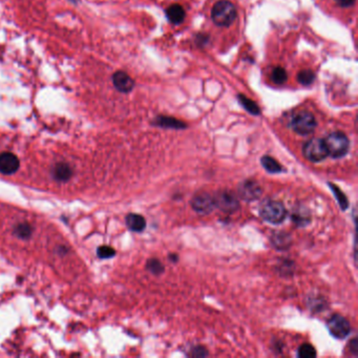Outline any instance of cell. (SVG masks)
<instances>
[{"label": "cell", "instance_id": "9", "mask_svg": "<svg viewBox=\"0 0 358 358\" xmlns=\"http://www.w3.org/2000/svg\"><path fill=\"white\" fill-rule=\"evenodd\" d=\"M190 205L192 209H194L197 214L202 215H209L215 207L214 197L210 195L206 194V192H201V194L196 195L192 197Z\"/></svg>", "mask_w": 358, "mask_h": 358}, {"label": "cell", "instance_id": "19", "mask_svg": "<svg viewBox=\"0 0 358 358\" xmlns=\"http://www.w3.org/2000/svg\"><path fill=\"white\" fill-rule=\"evenodd\" d=\"M292 218L294 223H296V225L298 226H306V225L310 222V215L309 211L304 209V208H297L294 212Z\"/></svg>", "mask_w": 358, "mask_h": 358}, {"label": "cell", "instance_id": "20", "mask_svg": "<svg viewBox=\"0 0 358 358\" xmlns=\"http://www.w3.org/2000/svg\"><path fill=\"white\" fill-rule=\"evenodd\" d=\"M271 79L275 84L282 85L286 83V81L288 80V74L286 70L282 66H276V68L273 69L272 72H271Z\"/></svg>", "mask_w": 358, "mask_h": 358}, {"label": "cell", "instance_id": "8", "mask_svg": "<svg viewBox=\"0 0 358 358\" xmlns=\"http://www.w3.org/2000/svg\"><path fill=\"white\" fill-rule=\"evenodd\" d=\"M237 192L242 200L246 202H253L256 201L257 198H260L263 190L257 182L253 180H246L238 185Z\"/></svg>", "mask_w": 358, "mask_h": 358}, {"label": "cell", "instance_id": "18", "mask_svg": "<svg viewBox=\"0 0 358 358\" xmlns=\"http://www.w3.org/2000/svg\"><path fill=\"white\" fill-rule=\"evenodd\" d=\"M261 163L263 165V167L268 172H270V174H278V172L283 171V168L280 163L269 156H264L261 159Z\"/></svg>", "mask_w": 358, "mask_h": 358}, {"label": "cell", "instance_id": "29", "mask_svg": "<svg viewBox=\"0 0 358 358\" xmlns=\"http://www.w3.org/2000/svg\"><path fill=\"white\" fill-rule=\"evenodd\" d=\"M197 44L198 46H202V45H206L207 42H208V36L206 35H203V34H198L197 36V40H196Z\"/></svg>", "mask_w": 358, "mask_h": 358}, {"label": "cell", "instance_id": "10", "mask_svg": "<svg viewBox=\"0 0 358 358\" xmlns=\"http://www.w3.org/2000/svg\"><path fill=\"white\" fill-rule=\"evenodd\" d=\"M19 168L18 158L12 152H2L0 154V174L13 175Z\"/></svg>", "mask_w": 358, "mask_h": 358}, {"label": "cell", "instance_id": "1", "mask_svg": "<svg viewBox=\"0 0 358 358\" xmlns=\"http://www.w3.org/2000/svg\"><path fill=\"white\" fill-rule=\"evenodd\" d=\"M237 15L235 6L228 0L217 1L211 11V18L218 26H229L234 22Z\"/></svg>", "mask_w": 358, "mask_h": 358}, {"label": "cell", "instance_id": "17", "mask_svg": "<svg viewBox=\"0 0 358 358\" xmlns=\"http://www.w3.org/2000/svg\"><path fill=\"white\" fill-rule=\"evenodd\" d=\"M237 99L238 101H240V104L249 112V114L253 116H258L261 114L260 106H258L253 100H251V99H249L243 94H238Z\"/></svg>", "mask_w": 358, "mask_h": 358}, {"label": "cell", "instance_id": "16", "mask_svg": "<svg viewBox=\"0 0 358 358\" xmlns=\"http://www.w3.org/2000/svg\"><path fill=\"white\" fill-rule=\"evenodd\" d=\"M53 174H54V177H55L56 180L60 181V182H66L71 179V177L72 175V168H71V166L69 164L58 163V164H56V166L54 167Z\"/></svg>", "mask_w": 358, "mask_h": 358}, {"label": "cell", "instance_id": "11", "mask_svg": "<svg viewBox=\"0 0 358 358\" xmlns=\"http://www.w3.org/2000/svg\"><path fill=\"white\" fill-rule=\"evenodd\" d=\"M112 82H114L115 88L119 91L123 92V94H127L135 88L134 79L125 72L121 71L115 72L114 76H112Z\"/></svg>", "mask_w": 358, "mask_h": 358}, {"label": "cell", "instance_id": "4", "mask_svg": "<svg viewBox=\"0 0 358 358\" xmlns=\"http://www.w3.org/2000/svg\"><path fill=\"white\" fill-rule=\"evenodd\" d=\"M316 120L313 114L310 111L303 110L296 114L290 122V126L296 134L301 136H308L315 130Z\"/></svg>", "mask_w": 358, "mask_h": 358}, {"label": "cell", "instance_id": "13", "mask_svg": "<svg viewBox=\"0 0 358 358\" xmlns=\"http://www.w3.org/2000/svg\"><path fill=\"white\" fill-rule=\"evenodd\" d=\"M154 124L157 126L163 128H174V129H183L186 128L187 125L184 122L178 120L176 118L166 117V116H159L155 119Z\"/></svg>", "mask_w": 358, "mask_h": 358}, {"label": "cell", "instance_id": "3", "mask_svg": "<svg viewBox=\"0 0 358 358\" xmlns=\"http://www.w3.org/2000/svg\"><path fill=\"white\" fill-rule=\"evenodd\" d=\"M260 215L266 222L277 225L285 221L287 216V209L282 202L269 200L261 205Z\"/></svg>", "mask_w": 358, "mask_h": 358}, {"label": "cell", "instance_id": "14", "mask_svg": "<svg viewBox=\"0 0 358 358\" xmlns=\"http://www.w3.org/2000/svg\"><path fill=\"white\" fill-rule=\"evenodd\" d=\"M125 221H126L128 229L134 232H142L146 228V220L141 215L129 214Z\"/></svg>", "mask_w": 358, "mask_h": 358}, {"label": "cell", "instance_id": "25", "mask_svg": "<svg viewBox=\"0 0 358 358\" xmlns=\"http://www.w3.org/2000/svg\"><path fill=\"white\" fill-rule=\"evenodd\" d=\"M146 268L149 272H151L152 274H156V275L162 274L164 272V267H163L162 263L159 260H157V258H151V260H149L147 262Z\"/></svg>", "mask_w": 358, "mask_h": 358}, {"label": "cell", "instance_id": "15", "mask_svg": "<svg viewBox=\"0 0 358 358\" xmlns=\"http://www.w3.org/2000/svg\"><path fill=\"white\" fill-rule=\"evenodd\" d=\"M271 244L277 250H286L291 245V236L286 232L278 231L272 235L271 238Z\"/></svg>", "mask_w": 358, "mask_h": 358}, {"label": "cell", "instance_id": "6", "mask_svg": "<svg viewBox=\"0 0 358 358\" xmlns=\"http://www.w3.org/2000/svg\"><path fill=\"white\" fill-rule=\"evenodd\" d=\"M327 326L331 335L334 336L335 338H338V340H343L351 332L350 322H348L347 318H344L340 314L331 316V318L328 321Z\"/></svg>", "mask_w": 358, "mask_h": 358}, {"label": "cell", "instance_id": "26", "mask_svg": "<svg viewBox=\"0 0 358 358\" xmlns=\"http://www.w3.org/2000/svg\"><path fill=\"white\" fill-rule=\"evenodd\" d=\"M116 254V250L110 246H100L97 250V255L100 258H110Z\"/></svg>", "mask_w": 358, "mask_h": 358}, {"label": "cell", "instance_id": "24", "mask_svg": "<svg viewBox=\"0 0 358 358\" xmlns=\"http://www.w3.org/2000/svg\"><path fill=\"white\" fill-rule=\"evenodd\" d=\"M297 355L301 358H314L316 356V350L312 344L304 343L298 348Z\"/></svg>", "mask_w": 358, "mask_h": 358}, {"label": "cell", "instance_id": "22", "mask_svg": "<svg viewBox=\"0 0 358 358\" xmlns=\"http://www.w3.org/2000/svg\"><path fill=\"white\" fill-rule=\"evenodd\" d=\"M32 233L33 229L29 223H20L14 228V234L19 238H23V240L29 238L32 235Z\"/></svg>", "mask_w": 358, "mask_h": 358}, {"label": "cell", "instance_id": "2", "mask_svg": "<svg viewBox=\"0 0 358 358\" xmlns=\"http://www.w3.org/2000/svg\"><path fill=\"white\" fill-rule=\"evenodd\" d=\"M328 155L334 159H340L349 152L350 142L348 137L341 131H334L324 139Z\"/></svg>", "mask_w": 358, "mask_h": 358}, {"label": "cell", "instance_id": "28", "mask_svg": "<svg viewBox=\"0 0 358 358\" xmlns=\"http://www.w3.org/2000/svg\"><path fill=\"white\" fill-rule=\"evenodd\" d=\"M356 0H335V2L341 8H350L355 3Z\"/></svg>", "mask_w": 358, "mask_h": 358}, {"label": "cell", "instance_id": "12", "mask_svg": "<svg viewBox=\"0 0 358 358\" xmlns=\"http://www.w3.org/2000/svg\"><path fill=\"white\" fill-rule=\"evenodd\" d=\"M166 16L172 24L179 25L184 21L186 13H185V10L183 9L182 5L175 3L169 5L166 9Z\"/></svg>", "mask_w": 358, "mask_h": 358}, {"label": "cell", "instance_id": "7", "mask_svg": "<svg viewBox=\"0 0 358 358\" xmlns=\"http://www.w3.org/2000/svg\"><path fill=\"white\" fill-rule=\"evenodd\" d=\"M212 197H214L215 206L220 210L226 212V214L235 212L238 209V207H240V203H238L237 198L228 190L218 191L217 194Z\"/></svg>", "mask_w": 358, "mask_h": 358}, {"label": "cell", "instance_id": "30", "mask_svg": "<svg viewBox=\"0 0 358 358\" xmlns=\"http://www.w3.org/2000/svg\"><path fill=\"white\" fill-rule=\"evenodd\" d=\"M71 1H72V2H76V0H71Z\"/></svg>", "mask_w": 358, "mask_h": 358}, {"label": "cell", "instance_id": "23", "mask_svg": "<svg viewBox=\"0 0 358 358\" xmlns=\"http://www.w3.org/2000/svg\"><path fill=\"white\" fill-rule=\"evenodd\" d=\"M329 186L331 187V189H332L333 194H334V196H335V197H336V200H337L338 204H340V208H341L342 210H346V209L348 208V206H349V202H348V200H347V197L344 196L343 192H342L340 188H338V187L336 186V185L331 184V183H330V184H329Z\"/></svg>", "mask_w": 358, "mask_h": 358}, {"label": "cell", "instance_id": "21", "mask_svg": "<svg viewBox=\"0 0 358 358\" xmlns=\"http://www.w3.org/2000/svg\"><path fill=\"white\" fill-rule=\"evenodd\" d=\"M315 72L312 70H302L297 74V81L303 85H310L315 81Z\"/></svg>", "mask_w": 358, "mask_h": 358}, {"label": "cell", "instance_id": "5", "mask_svg": "<svg viewBox=\"0 0 358 358\" xmlns=\"http://www.w3.org/2000/svg\"><path fill=\"white\" fill-rule=\"evenodd\" d=\"M304 155L309 161L318 163L323 161L329 155L324 141L322 139H311L304 146Z\"/></svg>", "mask_w": 358, "mask_h": 358}, {"label": "cell", "instance_id": "27", "mask_svg": "<svg viewBox=\"0 0 358 358\" xmlns=\"http://www.w3.org/2000/svg\"><path fill=\"white\" fill-rule=\"evenodd\" d=\"M189 355L192 356V357H205V356L208 355V351L205 348L198 346V347L192 348L190 350Z\"/></svg>", "mask_w": 358, "mask_h": 358}]
</instances>
